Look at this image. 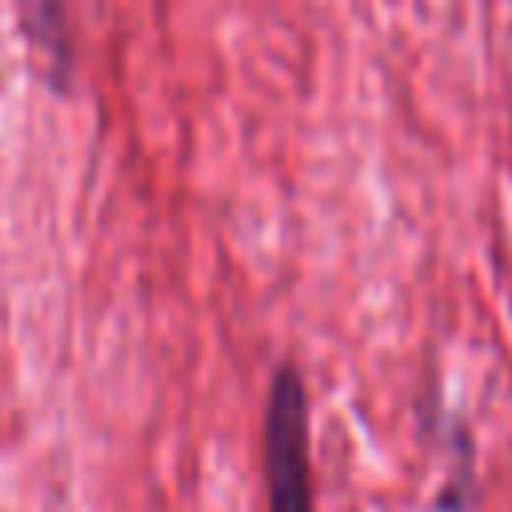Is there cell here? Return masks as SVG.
Listing matches in <instances>:
<instances>
[{"label": "cell", "mask_w": 512, "mask_h": 512, "mask_svg": "<svg viewBox=\"0 0 512 512\" xmlns=\"http://www.w3.org/2000/svg\"><path fill=\"white\" fill-rule=\"evenodd\" d=\"M260 472L268 512H316L308 388L296 360H280L268 380L260 420Z\"/></svg>", "instance_id": "obj_1"}, {"label": "cell", "mask_w": 512, "mask_h": 512, "mask_svg": "<svg viewBox=\"0 0 512 512\" xmlns=\"http://www.w3.org/2000/svg\"><path fill=\"white\" fill-rule=\"evenodd\" d=\"M16 24L32 52L36 76L52 92H68L76 56H72V28H68L64 0H16Z\"/></svg>", "instance_id": "obj_2"}]
</instances>
